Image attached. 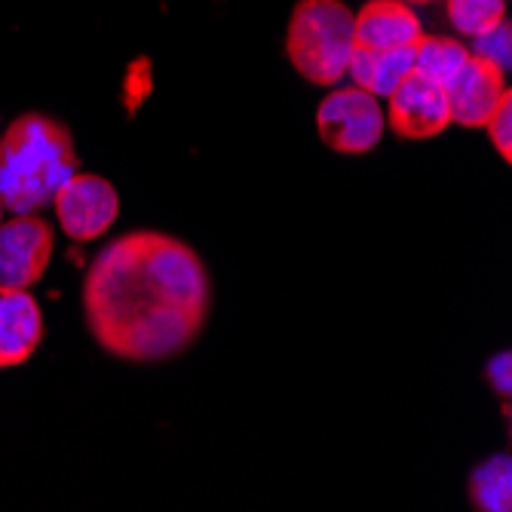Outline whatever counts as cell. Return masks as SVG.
<instances>
[{
	"label": "cell",
	"instance_id": "obj_1",
	"mask_svg": "<svg viewBox=\"0 0 512 512\" xmlns=\"http://www.w3.org/2000/svg\"><path fill=\"white\" fill-rule=\"evenodd\" d=\"M209 270L178 237L132 230L111 240L83 279V313L102 350L129 362L169 359L209 313Z\"/></svg>",
	"mask_w": 512,
	"mask_h": 512
},
{
	"label": "cell",
	"instance_id": "obj_2",
	"mask_svg": "<svg viewBox=\"0 0 512 512\" xmlns=\"http://www.w3.org/2000/svg\"><path fill=\"white\" fill-rule=\"evenodd\" d=\"M77 163L65 123L40 111L16 117L0 135V203L16 215L50 206Z\"/></svg>",
	"mask_w": 512,
	"mask_h": 512
},
{
	"label": "cell",
	"instance_id": "obj_3",
	"mask_svg": "<svg viewBox=\"0 0 512 512\" xmlns=\"http://www.w3.org/2000/svg\"><path fill=\"white\" fill-rule=\"evenodd\" d=\"M353 50V13L341 0H301L292 10L286 56L304 80L316 86L341 83Z\"/></svg>",
	"mask_w": 512,
	"mask_h": 512
},
{
	"label": "cell",
	"instance_id": "obj_4",
	"mask_svg": "<svg viewBox=\"0 0 512 512\" xmlns=\"http://www.w3.org/2000/svg\"><path fill=\"white\" fill-rule=\"evenodd\" d=\"M384 126L387 120L378 96L359 86L332 89L316 108L319 138L338 154H368L371 148H378Z\"/></svg>",
	"mask_w": 512,
	"mask_h": 512
},
{
	"label": "cell",
	"instance_id": "obj_5",
	"mask_svg": "<svg viewBox=\"0 0 512 512\" xmlns=\"http://www.w3.org/2000/svg\"><path fill=\"white\" fill-rule=\"evenodd\" d=\"M53 224L25 212L0 224V286L31 289L53 261Z\"/></svg>",
	"mask_w": 512,
	"mask_h": 512
},
{
	"label": "cell",
	"instance_id": "obj_6",
	"mask_svg": "<svg viewBox=\"0 0 512 512\" xmlns=\"http://www.w3.org/2000/svg\"><path fill=\"white\" fill-rule=\"evenodd\" d=\"M53 206H56V218L65 234L77 243H89V240H99L117 221L120 197L108 178L74 172L56 191Z\"/></svg>",
	"mask_w": 512,
	"mask_h": 512
},
{
	"label": "cell",
	"instance_id": "obj_7",
	"mask_svg": "<svg viewBox=\"0 0 512 512\" xmlns=\"http://www.w3.org/2000/svg\"><path fill=\"white\" fill-rule=\"evenodd\" d=\"M387 99H390V108L384 120L390 123L396 135L408 138V142L436 138L451 123L445 86L421 77L417 71H411Z\"/></svg>",
	"mask_w": 512,
	"mask_h": 512
},
{
	"label": "cell",
	"instance_id": "obj_8",
	"mask_svg": "<svg viewBox=\"0 0 512 512\" xmlns=\"http://www.w3.org/2000/svg\"><path fill=\"white\" fill-rule=\"evenodd\" d=\"M506 71H500L494 62L470 53V59L463 62V68L454 74V80L445 86L448 96V111H451V123L460 126H485L488 117L494 114L500 96L506 92Z\"/></svg>",
	"mask_w": 512,
	"mask_h": 512
},
{
	"label": "cell",
	"instance_id": "obj_9",
	"mask_svg": "<svg viewBox=\"0 0 512 512\" xmlns=\"http://www.w3.org/2000/svg\"><path fill=\"white\" fill-rule=\"evenodd\" d=\"M353 37L362 50H402L421 40V19L405 0H368L353 16Z\"/></svg>",
	"mask_w": 512,
	"mask_h": 512
},
{
	"label": "cell",
	"instance_id": "obj_10",
	"mask_svg": "<svg viewBox=\"0 0 512 512\" xmlns=\"http://www.w3.org/2000/svg\"><path fill=\"white\" fill-rule=\"evenodd\" d=\"M43 338V316L28 289L0 286V368L22 365Z\"/></svg>",
	"mask_w": 512,
	"mask_h": 512
},
{
	"label": "cell",
	"instance_id": "obj_11",
	"mask_svg": "<svg viewBox=\"0 0 512 512\" xmlns=\"http://www.w3.org/2000/svg\"><path fill=\"white\" fill-rule=\"evenodd\" d=\"M414 50L417 46H402V50H362L356 46L347 74L353 77V86L371 92V96H390L414 71Z\"/></svg>",
	"mask_w": 512,
	"mask_h": 512
},
{
	"label": "cell",
	"instance_id": "obj_12",
	"mask_svg": "<svg viewBox=\"0 0 512 512\" xmlns=\"http://www.w3.org/2000/svg\"><path fill=\"white\" fill-rule=\"evenodd\" d=\"M467 59L470 50L451 37H421L414 50V71L439 86H448Z\"/></svg>",
	"mask_w": 512,
	"mask_h": 512
},
{
	"label": "cell",
	"instance_id": "obj_13",
	"mask_svg": "<svg viewBox=\"0 0 512 512\" xmlns=\"http://www.w3.org/2000/svg\"><path fill=\"white\" fill-rule=\"evenodd\" d=\"M509 479H512V470H509V457L506 454H497V457L485 460L470 479V497H473L476 509L506 512L512 506Z\"/></svg>",
	"mask_w": 512,
	"mask_h": 512
},
{
	"label": "cell",
	"instance_id": "obj_14",
	"mask_svg": "<svg viewBox=\"0 0 512 512\" xmlns=\"http://www.w3.org/2000/svg\"><path fill=\"white\" fill-rule=\"evenodd\" d=\"M448 22L476 40L506 22V0H448Z\"/></svg>",
	"mask_w": 512,
	"mask_h": 512
},
{
	"label": "cell",
	"instance_id": "obj_15",
	"mask_svg": "<svg viewBox=\"0 0 512 512\" xmlns=\"http://www.w3.org/2000/svg\"><path fill=\"white\" fill-rule=\"evenodd\" d=\"M512 92L506 89L503 96H500V102H497V108H494V114L488 117V135H491V145L497 148V154L509 163L512 160Z\"/></svg>",
	"mask_w": 512,
	"mask_h": 512
},
{
	"label": "cell",
	"instance_id": "obj_16",
	"mask_svg": "<svg viewBox=\"0 0 512 512\" xmlns=\"http://www.w3.org/2000/svg\"><path fill=\"white\" fill-rule=\"evenodd\" d=\"M509 22H500L494 31H488V34H482V37H476V56H482V59H488V62H494L500 71H506L509 68Z\"/></svg>",
	"mask_w": 512,
	"mask_h": 512
},
{
	"label": "cell",
	"instance_id": "obj_17",
	"mask_svg": "<svg viewBox=\"0 0 512 512\" xmlns=\"http://www.w3.org/2000/svg\"><path fill=\"white\" fill-rule=\"evenodd\" d=\"M151 86H154V80H151V68H148V62H135L132 68H129V74H126V80H123V102L129 105V111H135L138 105H142V99L151 92Z\"/></svg>",
	"mask_w": 512,
	"mask_h": 512
},
{
	"label": "cell",
	"instance_id": "obj_18",
	"mask_svg": "<svg viewBox=\"0 0 512 512\" xmlns=\"http://www.w3.org/2000/svg\"><path fill=\"white\" fill-rule=\"evenodd\" d=\"M488 384L500 396H509V353H500L488 362Z\"/></svg>",
	"mask_w": 512,
	"mask_h": 512
},
{
	"label": "cell",
	"instance_id": "obj_19",
	"mask_svg": "<svg viewBox=\"0 0 512 512\" xmlns=\"http://www.w3.org/2000/svg\"><path fill=\"white\" fill-rule=\"evenodd\" d=\"M405 4H433V0H405Z\"/></svg>",
	"mask_w": 512,
	"mask_h": 512
},
{
	"label": "cell",
	"instance_id": "obj_20",
	"mask_svg": "<svg viewBox=\"0 0 512 512\" xmlns=\"http://www.w3.org/2000/svg\"><path fill=\"white\" fill-rule=\"evenodd\" d=\"M0 224H4V203H0Z\"/></svg>",
	"mask_w": 512,
	"mask_h": 512
}]
</instances>
